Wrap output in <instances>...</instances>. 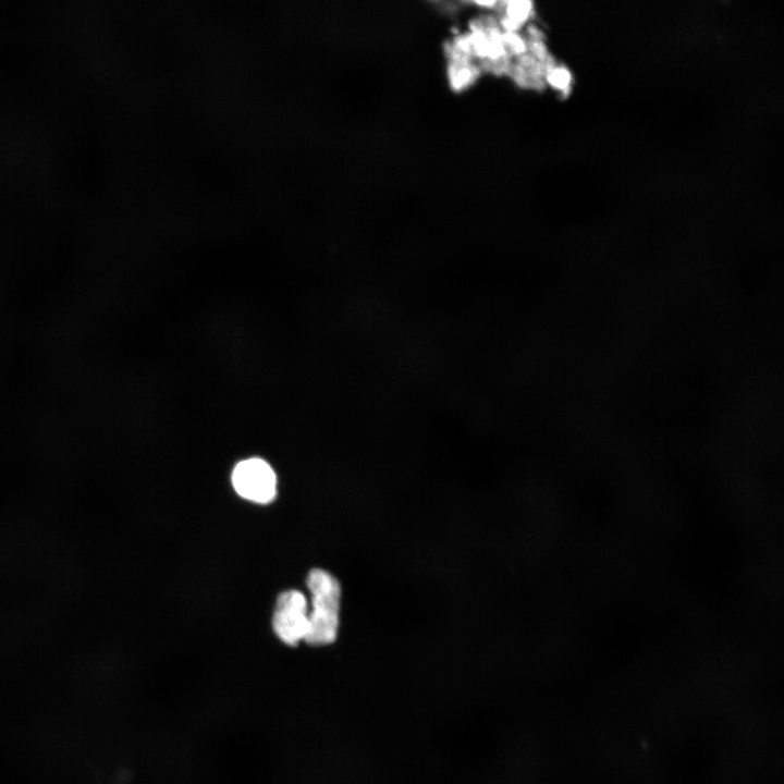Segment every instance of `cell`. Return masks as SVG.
<instances>
[{"label":"cell","instance_id":"6da1fadb","mask_svg":"<svg viewBox=\"0 0 784 784\" xmlns=\"http://www.w3.org/2000/svg\"><path fill=\"white\" fill-rule=\"evenodd\" d=\"M311 595L313 609L308 615L305 641L313 646L332 644L339 629L341 588L330 573L315 568L306 580Z\"/></svg>","mask_w":784,"mask_h":784},{"label":"cell","instance_id":"7a4b0ae2","mask_svg":"<svg viewBox=\"0 0 784 784\" xmlns=\"http://www.w3.org/2000/svg\"><path fill=\"white\" fill-rule=\"evenodd\" d=\"M232 483L242 498L256 503H269L277 493L275 474L261 458L240 462L232 473Z\"/></svg>","mask_w":784,"mask_h":784},{"label":"cell","instance_id":"3957f363","mask_svg":"<svg viewBox=\"0 0 784 784\" xmlns=\"http://www.w3.org/2000/svg\"><path fill=\"white\" fill-rule=\"evenodd\" d=\"M308 605L297 590L282 592L277 601L272 626L275 635L286 645L296 646L305 640L308 630Z\"/></svg>","mask_w":784,"mask_h":784},{"label":"cell","instance_id":"277c9868","mask_svg":"<svg viewBox=\"0 0 784 784\" xmlns=\"http://www.w3.org/2000/svg\"><path fill=\"white\" fill-rule=\"evenodd\" d=\"M569 74L568 72L563 68H555L549 70L548 73V81L550 84L556 88H565L567 87L569 83Z\"/></svg>","mask_w":784,"mask_h":784}]
</instances>
